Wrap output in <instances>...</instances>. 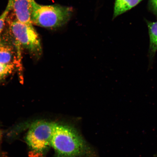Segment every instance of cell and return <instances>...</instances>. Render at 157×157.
Wrapping results in <instances>:
<instances>
[{"label":"cell","instance_id":"1","mask_svg":"<svg viewBox=\"0 0 157 157\" xmlns=\"http://www.w3.org/2000/svg\"><path fill=\"white\" fill-rule=\"evenodd\" d=\"M52 147L56 157H83L91 155L92 151L73 127L55 123Z\"/></svg>","mask_w":157,"mask_h":157},{"label":"cell","instance_id":"5","mask_svg":"<svg viewBox=\"0 0 157 157\" xmlns=\"http://www.w3.org/2000/svg\"><path fill=\"white\" fill-rule=\"evenodd\" d=\"M32 2V0H12L13 14L20 22L33 25L31 21Z\"/></svg>","mask_w":157,"mask_h":157},{"label":"cell","instance_id":"9","mask_svg":"<svg viewBox=\"0 0 157 157\" xmlns=\"http://www.w3.org/2000/svg\"><path fill=\"white\" fill-rule=\"evenodd\" d=\"M16 61L9 64L0 63V82L10 75L15 70Z\"/></svg>","mask_w":157,"mask_h":157},{"label":"cell","instance_id":"8","mask_svg":"<svg viewBox=\"0 0 157 157\" xmlns=\"http://www.w3.org/2000/svg\"><path fill=\"white\" fill-rule=\"evenodd\" d=\"M148 25L150 44L149 48V56L151 60L154 58L157 51V21H147Z\"/></svg>","mask_w":157,"mask_h":157},{"label":"cell","instance_id":"7","mask_svg":"<svg viewBox=\"0 0 157 157\" xmlns=\"http://www.w3.org/2000/svg\"><path fill=\"white\" fill-rule=\"evenodd\" d=\"M143 0H115L113 19L136 6Z\"/></svg>","mask_w":157,"mask_h":157},{"label":"cell","instance_id":"13","mask_svg":"<svg viewBox=\"0 0 157 157\" xmlns=\"http://www.w3.org/2000/svg\"><path fill=\"white\" fill-rule=\"evenodd\" d=\"M156 157H157V156H156Z\"/></svg>","mask_w":157,"mask_h":157},{"label":"cell","instance_id":"2","mask_svg":"<svg viewBox=\"0 0 157 157\" xmlns=\"http://www.w3.org/2000/svg\"><path fill=\"white\" fill-rule=\"evenodd\" d=\"M31 21L33 25L44 28L56 29L69 21L73 13L71 7L59 5H43L32 0Z\"/></svg>","mask_w":157,"mask_h":157},{"label":"cell","instance_id":"11","mask_svg":"<svg viewBox=\"0 0 157 157\" xmlns=\"http://www.w3.org/2000/svg\"><path fill=\"white\" fill-rule=\"evenodd\" d=\"M149 8L157 17V0H149Z\"/></svg>","mask_w":157,"mask_h":157},{"label":"cell","instance_id":"12","mask_svg":"<svg viewBox=\"0 0 157 157\" xmlns=\"http://www.w3.org/2000/svg\"><path fill=\"white\" fill-rule=\"evenodd\" d=\"M1 133H0V138H1Z\"/></svg>","mask_w":157,"mask_h":157},{"label":"cell","instance_id":"6","mask_svg":"<svg viewBox=\"0 0 157 157\" xmlns=\"http://www.w3.org/2000/svg\"><path fill=\"white\" fill-rule=\"evenodd\" d=\"M0 36V63L9 64L16 61L15 51L11 44V35L9 30Z\"/></svg>","mask_w":157,"mask_h":157},{"label":"cell","instance_id":"10","mask_svg":"<svg viewBox=\"0 0 157 157\" xmlns=\"http://www.w3.org/2000/svg\"><path fill=\"white\" fill-rule=\"evenodd\" d=\"M12 0H9L5 10L0 16V36L3 32L7 17L12 10Z\"/></svg>","mask_w":157,"mask_h":157},{"label":"cell","instance_id":"3","mask_svg":"<svg viewBox=\"0 0 157 157\" xmlns=\"http://www.w3.org/2000/svg\"><path fill=\"white\" fill-rule=\"evenodd\" d=\"M14 17L11 18L9 15L6 21L9 25V30L16 45L35 56H40L42 52L40 39L33 25L24 24Z\"/></svg>","mask_w":157,"mask_h":157},{"label":"cell","instance_id":"4","mask_svg":"<svg viewBox=\"0 0 157 157\" xmlns=\"http://www.w3.org/2000/svg\"><path fill=\"white\" fill-rule=\"evenodd\" d=\"M55 123L39 121L32 124L25 137L31 151L36 157H42L52 147Z\"/></svg>","mask_w":157,"mask_h":157}]
</instances>
